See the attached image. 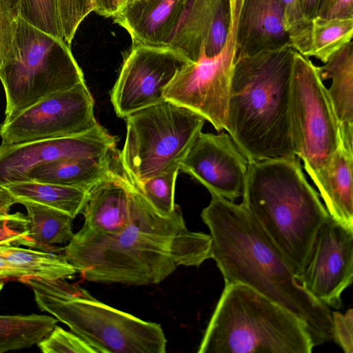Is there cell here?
<instances>
[{
  "label": "cell",
  "instance_id": "obj_1",
  "mask_svg": "<svg viewBox=\"0 0 353 353\" xmlns=\"http://www.w3.org/2000/svg\"><path fill=\"white\" fill-rule=\"evenodd\" d=\"M132 201V217L124 229L103 234L82 226L63 248L65 259L83 279L157 284L179 266L198 267L212 259L210 235L190 231L179 207L161 216L135 185Z\"/></svg>",
  "mask_w": 353,
  "mask_h": 353
},
{
  "label": "cell",
  "instance_id": "obj_2",
  "mask_svg": "<svg viewBox=\"0 0 353 353\" xmlns=\"http://www.w3.org/2000/svg\"><path fill=\"white\" fill-rule=\"evenodd\" d=\"M211 196L201 217L225 284L248 286L290 310L306 325L316 346L332 341L331 309L299 284L282 254L241 203Z\"/></svg>",
  "mask_w": 353,
  "mask_h": 353
},
{
  "label": "cell",
  "instance_id": "obj_3",
  "mask_svg": "<svg viewBox=\"0 0 353 353\" xmlns=\"http://www.w3.org/2000/svg\"><path fill=\"white\" fill-rule=\"evenodd\" d=\"M294 52L286 44L236 56L224 130L249 161L296 157L289 117Z\"/></svg>",
  "mask_w": 353,
  "mask_h": 353
},
{
  "label": "cell",
  "instance_id": "obj_4",
  "mask_svg": "<svg viewBox=\"0 0 353 353\" xmlns=\"http://www.w3.org/2000/svg\"><path fill=\"white\" fill-rule=\"evenodd\" d=\"M297 157L250 161L241 204L282 254L295 276L329 214Z\"/></svg>",
  "mask_w": 353,
  "mask_h": 353
},
{
  "label": "cell",
  "instance_id": "obj_5",
  "mask_svg": "<svg viewBox=\"0 0 353 353\" xmlns=\"http://www.w3.org/2000/svg\"><path fill=\"white\" fill-rule=\"evenodd\" d=\"M316 347L295 314L252 288L225 284L197 352L311 353Z\"/></svg>",
  "mask_w": 353,
  "mask_h": 353
},
{
  "label": "cell",
  "instance_id": "obj_6",
  "mask_svg": "<svg viewBox=\"0 0 353 353\" xmlns=\"http://www.w3.org/2000/svg\"><path fill=\"white\" fill-rule=\"evenodd\" d=\"M67 279L24 276L37 307L66 325L97 353H164L167 339L160 324L142 320L95 299Z\"/></svg>",
  "mask_w": 353,
  "mask_h": 353
},
{
  "label": "cell",
  "instance_id": "obj_7",
  "mask_svg": "<svg viewBox=\"0 0 353 353\" xmlns=\"http://www.w3.org/2000/svg\"><path fill=\"white\" fill-rule=\"evenodd\" d=\"M0 80L6 102L3 122L51 93L85 82L70 46L20 16L12 48L0 67Z\"/></svg>",
  "mask_w": 353,
  "mask_h": 353
},
{
  "label": "cell",
  "instance_id": "obj_8",
  "mask_svg": "<svg viewBox=\"0 0 353 353\" xmlns=\"http://www.w3.org/2000/svg\"><path fill=\"white\" fill-rule=\"evenodd\" d=\"M125 119L126 137L119 159L123 173L134 185L179 166L205 121L166 100Z\"/></svg>",
  "mask_w": 353,
  "mask_h": 353
},
{
  "label": "cell",
  "instance_id": "obj_9",
  "mask_svg": "<svg viewBox=\"0 0 353 353\" xmlns=\"http://www.w3.org/2000/svg\"><path fill=\"white\" fill-rule=\"evenodd\" d=\"M318 67L296 51L293 56L289 102L291 140L312 179L341 141L340 125Z\"/></svg>",
  "mask_w": 353,
  "mask_h": 353
},
{
  "label": "cell",
  "instance_id": "obj_10",
  "mask_svg": "<svg viewBox=\"0 0 353 353\" xmlns=\"http://www.w3.org/2000/svg\"><path fill=\"white\" fill-rule=\"evenodd\" d=\"M236 10L223 49L208 56L203 48L197 60L179 69L164 92V99L188 108L220 131L227 123L230 84L236 56Z\"/></svg>",
  "mask_w": 353,
  "mask_h": 353
},
{
  "label": "cell",
  "instance_id": "obj_11",
  "mask_svg": "<svg viewBox=\"0 0 353 353\" xmlns=\"http://www.w3.org/2000/svg\"><path fill=\"white\" fill-rule=\"evenodd\" d=\"M94 99L85 81L51 93L0 126L1 144L73 136L97 127Z\"/></svg>",
  "mask_w": 353,
  "mask_h": 353
},
{
  "label": "cell",
  "instance_id": "obj_12",
  "mask_svg": "<svg viewBox=\"0 0 353 353\" xmlns=\"http://www.w3.org/2000/svg\"><path fill=\"white\" fill-rule=\"evenodd\" d=\"M189 62L183 52L168 45H132L110 92L117 115L125 118L165 100V88Z\"/></svg>",
  "mask_w": 353,
  "mask_h": 353
},
{
  "label": "cell",
  "instance_id": "obj_13",
  "mask_svg": "<svg viewBox=\"0 0 353 353\" xmlns=\"http://www.w3.org/2000/svg\"><path fill=\"white\" fill-rule=\"evenodd\" d=\"M295 277L314 299L339 309L341 295L353 280V228L329 215L316 233L302 272Z\"/></svg>",
  "mask_w": 353,
  "mask_h": 353
},
{
  "label": "cell",
  "instance_id": "obj_14",
  "mask_svg": "<svg viewBox=\"0 0 353 353\" xmlns=\"http://www.w3.org/2000/svg\"><path fill=\"white\" fill-rule=\"evenodd\" d=\"M117 140L101 125L73 136L0 145V185L26 181L32 169L54 161L115 151Z\"/></svg>",
  "mask_w": 353,
  "mask_h": 353
},
{
  "label": "cell",
  "instance_id": "obj_15",
  "mask_svg": "<svg viewBox=\"0 0 353 353\" xmlns=\"http://www.w3.org/2000/svg\"><path fill=\"white\" fill-rule=\"evenodd\" d=\"M248 164L229 134L201 132L179 163V170L211 194L234 201L242 196Z\"/></svg>",
  "mask_w": 353,
  "mask_h": 353
},
{
  "label": "cell",
  "instance_id": "obj_16",
  "mask_svg": "<svg viewBox=\"0 0 353 353\" xmlns=\"http://www.w3.org/2000/svg\"><path fill=\"white\" fill-rule=\"evenodd\" d=\"M231 18L230 0H188L167 45L191 61L203 47L206 55H216L225 46Z\"/></svg>",
  "mask_w": 353,
  "mask_h": 353
},
{
  "label": "cell",
  "instance_id": "obj_17",
  "mask_svg": "<svg viewBox=\"0 0 353 353\" xmlns=\"http://www.w3.org/2000/svg\"><path fill=\"white\" fill-rule=\"evenodd\" d=\"M237 54H252L290 44L281 0H241L236 6Z\"/></svg>",
  "mask_w": 353,
  "mask_h": 353
},
{
  "label": "cell",
  "instance_id": "obj_18",
  "mask_svg": "<svg viewBox=\"0 0 353 353\" xmlns=\"http://www.w3.org/2000/svg\"><path fill=\"white\" fill-rule=\"evenodd\" d=\"M188 0H127L112 18L132 45L167 46Z\"/></svg>",
  "mask_w": 353,
  "mask_h": 353
},
{
  "label": "cell",
  "instance_id": "obj_19",
  "mask_svg": "<svg viewBox=\"0 0 353 353\" xmlns=\"http://www.w3.org/2000/svg\"><path fill=\"white\" fill-rule=\"evenodd\" d=\"M133 184L123 174L114 172L89 192L83 210V227L103 234L124 229L133 214Z\"/></svg>",
  "mask_w": 353,
  "mask_h": 353
},
{
  "label": "cell",
  "instance_id": "obj_20",
  "mask_svg": "<svg viewBox=\"0 0 353 353\" xmlns=\"http://www.w3.org/2000/svg\"><path fill=\"white\" fill-rule=\"evenodd\" d=\"M352 144L341 137L338 148L312 179L331 217L353 228Z\"/></svg>",
  "mask_w": 353,
  "mask_h": 353
},
{
  "label": "cell",
  "instance_id": "obj_21",
  "mask_svg": "<svg viewBox=\"0 0 353 353\" xmlns=\"http://www.w3.org/2000/svg\"><path fill=\"white\" fill-rule=\"evenodd\" d=\"M114 153L60 159L43 164L30 170L26 181L77 187L90 191L115 172L112 168Z\"/></svg>",
  "mask_w": 353,
  "mask_h": 353
},
{
  "label": "cell",
  "instance_id": "obj_22",
  "mask_svg": "<svg viewBox=\"0 0 353 353\" xmlns=\"http://www.w3.org/2000/svg\"><path fill=\"white\" fill-rule=\"evenodd\" d=\"M322 79H331L327 92L341 127L353 126V42L334 52L318 67Z\"/></svg>",
  "mask_w": 353,
  "mask_h": 353
},
{
  "label": "cell",
  "instance_id": "obj_23",
  "mask_svg": "<svg viewBox=\"0 0 353 353\" xmlns=\"http://www.w3.org/2000/svg\"><path fill=\"white\" fill-rule=\"evenodd\" d=\"M27 211L29 248L57 252L54 245L69 243L73 237L69 214L40 203L21 201Z\"/></svg>",
  "mask_w": 353,
  "mask_h": 353
},
{
  "label": "cell",
  "instance_id": "obj_24",
  "mask_svg": "<svg viewBox=\"0 0 353 353\" xmlns=\"http://www.w3.org/2000/svg\"><path fill=\"white\" fill-rule=\"evenodd\" d=\"M17 199L51 207L69 214L74 219L82 213L87 202V190L34 181H19L5 185Z\"/></svg>",
  "mask_w": 353,
  "mask_h": 353
},
{
  "label": "cell",
  "instance_id": "obj_25",
  "mask_svg": "<svg viewBox=\"0 0 353 353\" xmlns=\"http://www.w3.org/2000/svg\"><path fill=\"white\" fill-rule=\"evenodd\" d=\"M0 256L26 276L57 280L72 279L77 273L63 254L54 252L0 245Z\"/></svg>",
  "mask_w": 353,
  "mask_h": 353
},
{
  "label": "cell",
  "instance_id": "obj_26",
  "mask_svg": "<svg viewBox=\"0 0 353 353\" xmlns=\"http://www.w3.org/2000/svg\"><path fill=\"white\" fill-rule=\"evenodd\" d=\"M57 323L54 316L45 314L0 315V353L37 345Z\"/></svg>",
  "mask_w": 353,
  "mask_h": 353
},
{
  "label": "cell",
  "instance_id": "obj_27",
  "mask_svg": "<svg viewBox=\"0 0 353 353\" xmlns=\"http://www.w3.org/2000/svg\"><path fill=\"white\" fill-rule=\"evenodd\" d=\"M353 17H314L310 24L303 56L314 57L323 63L337 50L352 40ZM300 54V53H299Z\"/></svg>",
  "mask_w": 353,
  "mask_h": 353
},
{
  "label": "cell",
  "instance_id": "obj_28",
  "mask_svg": "<svg viewBox=\"0 0 353 353\" xmlns=\"http://www.w3.org/2000/svg\"><path fill=\"white\" fill-rule=\"evenodd\" d=\"M179 166L134 185L149 205L160 215L167 216L178 208L174 202L175 183Z\"/></svg>",
  "mask_w": 353,
  "mask_h": 353
},
{
  "label": "cell",
  "instance_id": "obj_29",
  "mask_svg": "<svg viewBox=\"0 0 353 353\" xmlns=\"http://www.w3.org/2000/svg\"><path fill=\"white\" fill-rule=\"evenodd\" d=\"M19 16L37 29L62 39L57 0H20Z\"/></svg>",
  "mask_w": 353,
  "mask_h": 353
},
{
  "label": "cell",
  "instance_id": "obj_30",
  "mask_svg": "<svg viewBox=\"0 0 353 353\" xmlns=\"http://www.w3.org/2000/svg\"><path fill=\"white\" fill-rule=\"evenodd\" d=\"M99 0H57L58 17L63 41L69 46L82 21L97 12Z\"/></svg>",
  "mask_w": 353,
  "mask_h": 353
},
{
  "label": "cell",
  "instance_id": "obj_31",
  "mask_svg": "<svg viewBox=\"0 0 353 353\" xmlns=\"http://www.w3.org/2000/svg\"><path fill=\"white\" fill-rule=\"evenodd\" d=\"M37 345L43 353H97L83 339L57 325Z\"/></svg>",
  "mask_w": 353,
  "mask_h": 353
},
{
  "label": "cell",
  "instance_id": "obj_32",
  "mask_svg": "<svg viewBox=\"0 0 353 353\" xmlns=\"http://www.w3.org/2000/svg\"><path fill=\"white\" fill-rule=\"evenodd\" d=\"M0 245L29 248L28 219L20 212L0 216Z\"/></svg>",
  "mask_w": 353,
  "mask_h": 353
},
{
  "label": "cell",
  "instance_id": "obj_33",
  "mask_svg": "<svg viewBox=\"0 0 353 353\" xmlns=\"http://www.w3.org/2000/svg\"><path fill=\"white\" fill-rule=\"evenodd\" d=\"M332 338L345 353L353 352V310L332 311Z\"/></svg>",
  "mask_w": 353,
  "mask_h": 353
},
{
  "label": "cell",
  "instance_id": "obj_34",
  "mask_svg": "<svg viewBox=\"0 0 353 353\" xmlns=\"http://www.w3.org/2000/svg\"><path fill=\"white\" fill-rule=\"evenodd\" d=\"M16 29L17 17L8 5L0 0V67L12 48Z\"/></svg>",
  "mask_w": 353,
  "mask_h": 353
},
{
  "label": "cell",
  "instance_id": "obj_35",
  "mask_svg": "<svg viewBox=\"0 0 353 353\" xmlns=\"http://www.w3.org/2000/svg\"><path fill=\"white\" fill-rule=\"evenodd\" d=\"M317 16L327 19L353 17V0H321Z\"/></svg>",
  "mask_w": 353,
  "mask_h": 353
},
{
  "label": "cell",
  "instance_id": "obj_36",
  "mask_svg": "<svg viewBox=\"0 0 353 353\" xmlns=\"http://www.w3.org/2000/svg\"><path fill=\"white\" fill-rule=\"evenodd\" d=\"M18 203L17 199L3 185H0V216L6 215L10 208Z\"/></svg>",
  "mask_w": 353,
  "mask_h": 353
},
{
  "label": "cell",
  "instance_id": "obj_37",
  "mask_svg": "<svg viewBox=\"0 0 353 353\" xmlns=\"http://www.w3.org/2000/svg\"><path fill=\"white\" fill-rule=\"evenodd\" d=\"M24 276L26 275L23 272L14 267L0 256V277L3 279L19 281V279Z\"/></svg>",
  "mask_w": 353,
  "mask_h": 353
},
{
  "label": "cell",
  "instance_id": "obj_38",
  "mask_svg": "<svg viewBox=\"0 0 353 353\" xmlns=\"http://www.w3.org/2000/svg\"><path fill=\"white\" fill-rule=\"evenodd\" d=\"M321 0H298L301 12L307 21H311L318 14Z\"/></svg>",
  "mask_w": 353,
  "mask_h": 353
},
{
  "label": "cell",
  "instance_id": "obj_39",
  "mask_svg": "<svg viewBox=\"0 0 353 353\" xmlns=\"http://www.w3.org/2000/svg\"><path fill=\"white\" fill-rule=\"evenodd\" d=\"M120 0H99V6L96 12L104 17H113L119 10Z\"/></svg>",
  "mask_w": 353,
  "mask_h": 353
},
{
  "label": "cell",
  "instance_id": "obj_40",
  "mask_svg": "<svg viewBox=\"0 0 353 353\" xmlns=\"http://www.w3.org/2000/svg\"><path fill=\"white\" fill-rule=\"evenodd\" d=\"M9 6L14 15L17 17L19 14L20 0H3Z\"/></svg>",
  "mask_w": 353,
  "mask_h": 353
},
{
  "label": "cell",
  "instance_id": "obj_41",
  "mask_svg": "<svg viewBox=\"0 0 353 353\" xmlns=\"http://www.w3.org/2000/svg\"><path fill=\"white\" fill-rule=\"evenodd\" d=\"M241 0H230L231 14L233 13L236 9V3Z\"/></svg>",
  "mask_w": 353,
  "mask_h": 353
},
{
  "label": "cell",
  "instance_id": "obj_42",
  "mask_svg": "<svg viewBox=\"0 0 353 353\" xmlns=\"http://www.w3.org/2000/svg\"><path fill=\"white\" fill-rule=\"evenodd\" d=\"M3 285H4V281H3V279L0 277V292L1 291V290L3 289Z\"/></svg>",
  "mask_w": 353,
  "mask_h": 353
},
{
  "label": "cell",
  "instance_id": "obj_43",
  "mask_svg": "<svg viewBox=\"0 0 353 353\" xmlns=\"http://www.w3.org/2000/svg\"><path fill=\"white\" fill-rule=\"evenodd\" d=\"M127 1V0H120V5L119 9ZM118 11V10H117Z\"/></svg>",
  "mask_w": 353,
  "mask_h": 353
}]
</instances>
